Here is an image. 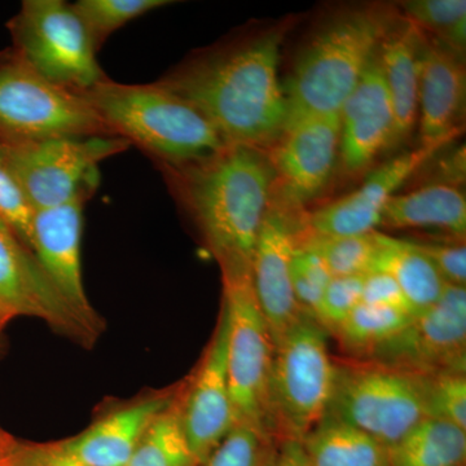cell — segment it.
<instances>
[{
  "label": "cell",
  "mask_w": 466,
  "mask_h": 466,
  "mask_svg": "<svg viewBox=\"0 0 466 466\" xmlns=\"http://www.w3.org/2000/svg\"><path fill=\"white\" fill-rule=\"evenodd\" d=\"M428 417L444 420L466 431V376L462 372L425 375Z\"/></svg>",
  "instance_id": "cell-33"
},
{
  "label": "cell",
  "mask_w": 466,
  "mask_h": 466,
  "mask_svg": "<svg viewBox=\"0 0 466 466\" xmlns=\"http://www.w3.org/2000/svg\"><path fill=\"white\" fill-rule=\"evenodd\" d=\"M422 34L410 21H397L379 48L383 81L395 116L394 146L412 133L419 116Z\"/></svg>",
  "instance_id": "cell-21"
},
{
  "label": "cell",
  "mask_w": 466,
  "mask_h": 466,
  "mask_svg": "<svg viewBox=\"0 0 466 466\" xmlns=\"http://www.w3.org/2000/svg\"><path fill=\"white\" fill-rule=\"evenodd\" d=\"M447 143L421 146L376 168L357 191L319 208L300 220L302 231L319 236H360L381 226L389 201Z\"/></svg>",
  "instance_id": "cell-16"
},
{
  "label": "cell",
  "mask_w": 466,
  "mask_h": 466,
  "mask_svg": "<svg viewBox=\"0 0 466 466\" xmlns=\"http://www.w3.org/2000/svg\"><path fill=\"white\" fill-rule=\"evenodd\" d=\"M167 170L222 278L251 275L260 227L274 196V171L265 152L227 144L208 157Z\"/></svg>",
  "instance_id": "cell-2"
},
{
  "label": "cell",
  "mask_w": 466,
  "mask_h": 466,
  "mask_svg": "<svg viewBox=\"0 0 466 466\" xmlns=\"http://www.w3.org/2000/svg\"><path fill=\"white\" fill-rule=\"evenodd\" d=\"M336 361L327 333L302 312L274 346L269 379V421L276 441H302L323 420L332 400Z\"/></svg>",
  "instance_id": "cell-5"
},
{
  "label": "cell",
  "mask_w": 466,
  "mask_h": 466,
  "mask_svg": "<svg viewBox=\"0 0 466 466\" xmlns=\"http://www.w3.org/2000/svg\"><path fill=\"white\" fill-rule=\"evenodd\" d=\"M302 444L311 466H390L385 446L329 416L323 417Z\"/></svg>",
  "instance_id": "cell-24"
},
{
  "label": "cell",
  "mask_w": 466,
  "mask_h": 466,
  "mask_svg": "<svg viewBox=\"0 0 466 466\" xmlns=\"http://www.w3.org/2000/svg\"><path fill=\"white\" fill-rule=\"evenodd\" d=\"M398 17L375 5L334 17L300 52L284 84L288 125L339 113Z\"/></svg>",
  "instance_id": "cell-4"
},
{
  "label": "cell",
  "mask_w": 466,
  "mask_h": 466,
  "mask_svg": "<svg viewBox=\"0 0 466 466\" xmlns=\"http://www.w3.org/2000/svg\"><path fill=\"white\" fill-rule=\"evenodd\" d=\"M222 280V305L228 315L227 376L235 424L249 425L272 437L268 398L274 343L251 275Z\"/></svg>",
  "instance_id": "cell-9"
},
{
  "label": "cell",
  "mask_w": 466,
  "mask_h": 466,
  "mask_svg": "<svg viewBox=\"0 0 466 466\" xmlns=\"http://www.w3.org/2000/svg\"><path fill=\"white\" fill-rule=\"evenodd\" d=\"M364 275L333 278L325 290L318 323L325 330L334 332L361 303Z\"/></svg>",
  "instance_id": "cell-36"
},
{
  "label": "cell",
  "mask_w": 466,
  "mask_h": 466,
  "mask_svg": "<svg viewBox=\"0 0 466 466\" xmlns=\"http://www.w3.org/2000/svg\"><path fill=\"white\" fill-rule=\"evenodd\" d=\"M92 192L72 201L35 210L33 222V253L64 299L88 320L100 318L86 296L82 280L81 238L84 208Z\"/></svg>",
  "instance_id": "cell-17"
},
{
  "label": "cell",
  "mask_w": 466,
  "mask_h": 466,
  "mask_svg": "<svg viewBox=\"0 0 466 466\" xmlns=\"http://www.w3.org/2000/svg\"><path fill=\"white\" fill-rule=\"evenodd\" d=\"M339 119V157L349 174L366 170L382 150L394 146V110L383 81L379 51L343 103Z\"/></svg>",
  "instance_id": "cell-19"
},
{
  "label": "cell",
  "mask_w": 466,
  "mask_h": 466,
  "mask_svg": "<svg viewBox=\"0 0 466 466\" xmlns=\"http://www.w3.org/2000/svg\"><path fill=\"white\" fill-rule=\"evenodd\" d=\"M0 466H2V465H0Z\"/></svg>",
  "instance_id": "cell-40"
},
{
  "label": "cell",
  "mask_w": 466,
  "mask_h": 466,
  "mask_svg": "<svg viewBox=\"0 0 466 466\" xmlns=\"http://www.w3.org/2000/svg\"><path fill=\"white\" fill-rule=\"evenodd\" d=\"M332 279L329 269L317 253L297 247L291 257L290 280L302 311L318 318L325 290Z\"/></svg>",
  "instance_id": "cell-32"
},
{
  "label": "cell",
  "mask_w": 466,
  "mask_h": 466,
  "mask_svg": "<svg viewBox=\"0 0 466 466\" xmlns=\"http://www.w3.org/2000/svg\"><path fill=\"white\" fill-rule=\"evenodd\" d=\"M180 394L148 426L126 466H198L180 417Z\"/></svg>",
  "instance_id": "cell-27"
},
{
  "label": "cell",
  "mask_w": 466,
  "mask_h": 466,
  "mask_svg": "<svg viewBox=\"0 0 466 466\" xmlns=\"http://www.w3.org/2000/svg\"><path fill=\"white\" fill-rule=\"evenodd\" d=\"M302 223L293 211L271 202L254 250L251 280L272 343L283 339L302 314L290 280V262Z\"/></svg>",
  "instance_id": "cell-14"
},
{
  "label": "cell",
  "mask_w": 466,
  "mask_h": 466,
  "mask_svg": "<svg viewBox=\"0 0 466 466\" xmlns=\"http://www.w3.org/2000/svg\"><path fill=\"white\" fill-rule=\"evenodd\" d=\"M417 249L431 260L444 283L465 287L466 248L465 242H413Z\"/></svg>",
  "instance_id": "cell-37"
},
{
  "label": "cell",
  "mask_w": 466,
  "mask_h": 466,
  "mask_svg": "<svg viewBox=\"0 0 466 466\" xmlns=\"http://www.w3.org/2000/svg\"><path fill=\"white\" fill-rule=\"evenodd\" d=\"M274 466H311L302 441L285 440L279 441Z\"/></svg>",
  "instance_id": "cell-39"
},
{
  "label": "cell",
  "mask_w": 466,
  "mask_h": 466,
  "mask_svg": "<svg viewBox=\"0 0 466 466\" xmlns=\"http://www.w3.org/2000/svg\"><path fill=\"white\" fill-rule=\"evenodd\" d=\"M285 27L218 48L157 84L195 106L226 144L268 149L283 134L287 96L279 76Z\"/></svg>",
  "instance_id": "cell-1"
},
{
  "label": "cell",
  "mask_w": 466,
  "mask_h": 466,
  "mask_svg": "<svg viewBox=\"0 0 466 466\" xmlns=\"http://www.w3.org/2000/svg\"><path fill=\"white\" fill-rule=\"evenodd\" d=\"M278 441L249 425L235 424L198 466H274Z\"/></svg>",
  "instance_id": "cell-31"
},
{
  "label": "cell",
  "mask_w": 466,
  "mask_h": 466,
  "mask_svg": "<svg viewBox=\"0 0 466 466\" xmlns=\"http://www.w3.org/2000/svg\"><path fill=\"white\" fill-rule=\"evenodd\" d=\"M376 232L360 236H319L300 228L299 248L317 253L333 278L366 275L375 260Z\"/></svg>",
  "instance_id": "cell-28"
},
{
  "label": "cell",
  "mask_w": 466,
  "mask_h": 466,
  "mask_svg": "<svg viewBox=\"0 0 466 466\" xmlns=\"http://www.w3.org/2000/svg\"><path fill=\"white\" fill-rule=\"evenodd\" d=\"M388 452L390 466H466V431L426 417Z\"/></svg>",
  "instance_id": "cell-25"
},
{
  "label": "cell",
  "mask_w": 466,
  "mask_h": 466,
  "mask_svg": "<svg viewBox=\"0 0 466 466\" xmlns=\"http://www.w3.org/2000/svg\"><path fill=\"white\" fill-rule=\"evenodd\" d=\"M404 20L462 55L466 46L465 0H408L400 3Z\"/></svg>",
  "instance_id": "cell-29"
},
{
  "label": "cell",
  "mask_w": 466,
  "mask_h": 466,
  "mask_svg": "<svg viewBox=\"0 0 466 466\" xmlns=\"http://www.w3.org/2000/svg\"><path fill=\"white\" fill-rule=\"evenodd\" d=\"M228 315L222 305L216 333L200 368L180 394V417L189 449L198 465L208 459L235 425L228 376Z\"/></svg>",
  "instance_id": "cell-15"
},
{
  "label": "cell",
  "mask_w": 466,
  "mask_h": 466,
  "mask_svg": "<svg viewBox=\"0 0 466 466\" xmlns=\"http://www.w3.org/2000/svg\"><path fill=\"white\" fill-rule=\"evenodd\" d=\"M2 466H88L58 446L57 441L39 443L15 437L0 426Z\"/></svg>",
  "instance_id": "cell-34"
},
{
  "label": "cell",
  "mask_w": 466,
  "mask_h": 466,
  "mask_svg": "<svg viewBox=\"0 0 466 466\" xmlns=\"http://www.w3.org/2000/svg\"><path fill=\"white\" fill-rule=\"evenodd\" d=\"M367 359L421 375L465 373L466 288L446 284L437 303Z\"/></svg>",
  "instance_id": "cell-13"
},
{
  "label": "cell",
  "mask_w": 466,
  "mask_h": 466,
  "mask_svg": "<svg viewBox=\"0 0 466 466\" xmlns=\"http://www.w3.org/2000/svg\"><path fill=\"white\" fill-rule=\"evenodd\" d=\"M35 210L0 158V219L17 233L21 241L33 251V222Z\"/></svg>",
  "instance_id": "cell-35"
},
{
  "label": "cell",
  "mask_w": 466,
  "mask_h": 466,
  "mask_svg": "<svg viewBox=\"0 0 466 466\" xmlns=\"http://www.w3.org/2000/svg\"><path fill=\"white\" fill-rule=\"evenodd\" d=\"M465 103L462 55L422 34L417 116L421 146L449 143L458 137L464 121Z\"/></svg>",
  "instance_id": "cell-18"
},
{
  "label": "cell",
  "mask_w": 466,
  "mask_h": 466,
  "mask_svg": "<svg viewBox=\"0 0 466 466\" xmlns=\"http://www.w3.org/2000/svg\"><path fill=\"white\" fill-rule=\"evenodd\" d=\"M361 302L400 309L412 317L416 315L415 309L408 302L397 281L390 275L380 271H370L364 275Z\"/></svg>",
  "instance_id": "cell-38"
},
{
  "label": "cell",
  "mask_w": 466,
  "mask_h": 466,
  "mask_svg": "<svg viewBox=\"0 0 466 466\" xmlns=\"http://www.w3.org/2000/svg\"><path fill=\"white\" fill-rule=\"evenodd\" d=\"M17 318L39 319L86 348L94 345L103 328L64 299L33 251L0 219V336Z\"/></svg>",
  "instance_id": "cell-11"
},
{
  "label": "cell",
  "mask_w": 466,
  "mask_h": 466,
  "mask_svg": "<svg viewBox=\"0 0 466 466\" xmlns=\"http://www.w3.org/2000/svg\"><path fill=\"white\" fill-rule=\"evenodd\" d=\"M14 50L43 78L84 92L108 78L96 48L72 5L63 0H25L8 24Z\"/></svg>",
  "instance_id": "cell-8"
},
{
  "label": "cell",
  "mask_w": 466,
  "mask_h": 466,
  "mask_svg": "<svg viewBox=\"0 0 466 466\" xmlns=\"http://www.w3.org/2000/svg\"><path fill=\"white\" fill-rule=\"evenodd\" d=\"M381 226L388 229L435 228L464 240L465 193L449 183L428 184L397 193L383 210Z\"/></svg>",
  "instance_id": "cell-22"
},
{
  "label": "cell",
  "mask_w": 466,
  "mask_h": 466,
  "mask_svg": "<svg viewBox=\"0 0 466 466\" xmlns=\"http://www.w3.org/2000/svg\"><path fill=\"white\" fill-rule=\"evenodd\" d=\"M325 416L394 446L428 417L425 375L370 359L336 361L332 400Z\"/></svg>",
  "instance_id": "cell-6"
},
{
  "label": "cell",
  "mask_w": 466,
  "mask_h": 466,
  "mask_svg": "<svg viewBox=\"0 0 466 466\" xmlns=\"http://www.w3.org/2000/svg\"><path fill=\"white\" fill-rule=\"evenodd\" d=\"M171 3L168 0H79L72 7L84 23L94 47L99 51L110 34L119 27Z\"/></svg>",
  "instance_id": "cell-30"
},
{
  "label": "cell",
  "mask_w": 466,
  "mask_h": 466,
  "mask_svg": "<svg viewBox=\"0 0 466 466\" xmlns=\"http://www.w3.org/2000/svg\"><path fill=\"white\" fill-rule=\"evenodd\" d=\"M376 240L377 251L370 271L390 275L416 314L440 300L446 283L412 241L400 240L379 232H376Z\"/></svg>",
  "instance_id": "cell-23"
},
{
  "label": "cell",
  "mask_w": 466,
  "mask_h": 466,
  "mask_svg": "<svg viewBox=\"0 0 466 466\" xmlns=\"http://www.w3.org/2000/svg\"><path fill=\"white\" fill-rule=\"evenodd\" d=\"M339 142V113L309 116L284 128L266 155L279 207L296 211L320 195L336 168Z\"/></svg>",
  "instance_id": "cell-12"
},
{
  "label": "cell",
  "mask_w": 466,
  "mask_h": 466,
  "mask_svg": "<svg viewBox=\"0 0 466 466\" xmlns=\"http://www.w3.org/2000/svg\"><path fill=\"white\" fill-rule=\"evenodd\" d=\"M112 137L87 101L43 78L16 51L0 54V147Z\"/></svg>",
  "instance_id": "cell-7"
},
{
  "label": "cell",
  "mask_w": 466,
  "mask_h": 466,
  "mask_svg": "<svg viewBox=\"0 0 466 466\" xmlns=\"http://www.w3.org/2000/svg\"><path fill=\"white\" fill-rule=\"evenodd\" d=\"M112 137L137 144L167 168L208 157L227 146L195 106L162 87L106 78L79 92Z\"/></svg>",
  "instance_id": "cell-3"
},
{
  "label": "cell",
  "mask_w": 466,
  "mask_h": 466,
  "mask_svg": "<svg viewBox=\"0 0 466 466\" xmlns=\"http://www.w3.org/2000/svg\"><path fill=\"white\" fill-rule=\"evenodd\" d=\"M131 144L118 137H52L0 147V158L16 177L34 210L60 207L96 191L97 167Z\"/></svg>",
  "instance_id": "cell-10"
},
{
  "label": "cell",
  "mask_w": 466,
  "mask_h": 466,
  "mask_svg": "<svg viewBox=\"0 0 466 466\" xmlns=\"http://www.w3.org/2000/svg\"><path fill=\"white\" fill-rule=\"evenodd\" d=\"M412 315L400 309L361 302L333 334L343 351L355 358H370L406 329Z\"/></svg>",
  "instance_id": "cell-26"
},
{
  "label": "cell",
  "mask_w": 466,
  "mask_h": 466,
  "mask_svg": "<svg viewBox=\"0 0 466 466\" xmlns=\"http://www.w3.org/2000/svg\"><path fill=\"white\" fill-rule=\"evenodd\" d=\"M177 391L135 401L94 422L58 446L88 466H126L148 426L173 401Z\"/></svg>",
  "instance_id": "cell-20"
}]
</instances>
